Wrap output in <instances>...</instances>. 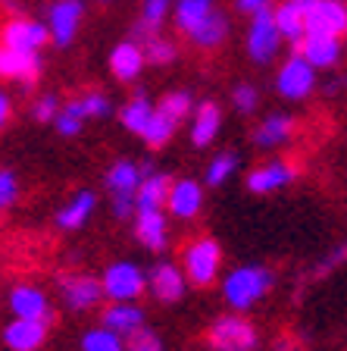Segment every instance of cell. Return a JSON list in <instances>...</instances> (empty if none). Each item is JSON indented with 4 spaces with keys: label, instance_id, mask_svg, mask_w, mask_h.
Masks as SVG:
<instances>
[{
    "label": "cell",
    "instance_id": "1",
    "mask_svg": "<svg viewBox=\"0 0 347 351\" xmlns=\"http://www.w3.org/2000/svg\"><path fill=\"white\" fill-rule=\"evenodd\" d=\"M272 285H275L272 270H266V267H260V263H241V267H235V270L225 273L222 298L231 311L247 314L250 307H257V301L266 298Z\"/></svg>",
    "mask_w": 347,
    "mask_h": 351
},
{
    "label": "cell",
    "instance_id": "2",
    "mask_svg": "<svg viewBox=\"0 0 347 351\" xmlns=\"http://www.w3.org/2000/svg\"><path fill=\"white\" fill-rule=\"evenodd\" d=\"M207 348L210 351H257L260 348V329L253 326L241 311L222 314L207 329Z\"/></svg>",
    "mask_w": 347,
    "mask_h": 351
},
{
    "label": "cell",
    "instance_id": "3",
    "mask_svg": "<svg viewBox=\"0 0 347 351\" xmlns=\"http://www.w3.org/2000/svg\"><path fill=\"white\" fill-rule=\"evenodd\" d=\"M181 270L188 276L191 285L197 289H207L219 279V270H222V248H219L216 239H194L185 245L181 251Z\"/></svg>",
    "mask_w": 347,
    "mask_h": 351
},
{
    "label": "cell",
    "instance_id": "4",
    "mask_svg": "<svg viewBox=\"0 0 347 351\" xmlns=\"http://www.w3.org/2000/svg\"><path fill=\"white\" fill-rule=\"evenodd\" d=\"M141 167L131 160H116L107 169V191L113 197V213L116 219H129L138 213V189H141Z\"/></svg>",
    "mask_w": 347,
    "mask_h": 351
},
{
    "label": "cell",
    "instance_id": "5",
    "mask_svg": "<svg viewBox=\"0 0 347 351\" xmlns=\"http://www.w3.org/2000/svg\"><path fill=\"white\" fill-rule=\"evenodd\" d=\"M57 292L69 311L75 314H85V311H94L107 295H103V282L101 276H91L85 270H63L57 273Z\"/></svg>",
    "mask_w": 347,
    "mask_h": 351
},
{
    "label": "cell",
    "instance_id": "6",
    "mask_svg": "<svg viewBox=\"0 0 347 351\" xmlns=\"http://www.w3.org/2000/svg\"><path fill=\"white\" fill-rule=\"evenodd\" d=\"M101 282H103L107 301H113V304H119V301H138L147 292V273L131 261H113L101 273Z\"/></svg>",
    "mask_w": 347,
    "mask_h": 351
},
{
    "label": "cell",
    "instance_id": "7",
    "mask_svg": "<svg viewBox=\"0 0 347 351\" xmlns=\"http://www.w3.org/2000/svg\"><path fill=\"white\" fill-rule=\"evenodd\" d=\"M188 276H185V270H181L179 263L172 261H157L147 270V292L153 295V301H159V304H179L181 298H185V292H188Z\"/></svg>",
    "mask_w": 347,
    "mask_h": 351
},
{
    "label": "cell",
    "instance_id": "8",
    "mask_svg": "<svg viewBox=\"0 0 347 351\" xmlns=\"http://www.w3.org/2000/svg\"><path fill=\"white\" fill-rule=\"evenodd\" d=\"M307 19V32H329L344 35L347 32V7L341 0H291Z\"/></svg>",
    "mask_w": 347,
    "mask_h": 351
},
{
    "label": "cell",
    "instance_id": "9",
    "mask_svg": "<svg viewBox=\"0 0 347 351\" xmlns=\"http://www.w3.org/2000/svg\"><path fill=\"white\" fill-rule=\"evenodd\" d=\"M316 88V66L307 57H291L282 63L279 75H275V91L285 97V101H304Z\"/></svg>",
    "mask_w": 347,
    "mask_h": 351
},
{
    "label": "cell",
    "instance_id": "10",
    "mask_svg": "<svg viewBox=\"0 0 347 351\" xmlns=\"http://www.w3.org/2000/svg\"><path fill=\"white\" fill-rule=\"evenodd\" d=\"M279 41H282V32L275 25V10L263 7L253 13L250 22V35H247V53H250L253 63H269L279 51Z\"/></svg>",
    "mask_w": 347,
    "mask_h": 351
},
{
    "label": "cell",
    "instance_id": "11",
    "mask_svg": "<svg viewBox=\"0 0 347 351\" xmlns=\"http://www.w3.org/2000/svg\"><path fill=\"white\" fill-rule=\"evenodd\" d=\"M7 304H10V311H13V317H19V320H47V323H53L51 301H47V295L31 282L13 285Z\"/></svg>",
    "mask_w": 347,
    "mask_h": 351
},
{
    "label": "cell",
    "instance_id": "12",
    "mask_svg": "<svg viewBox=\"0 0 347 351\" xmlns=\"http://www.w3.org/2000/svg\"><path fill=\"white\" fill-rule=\"evenodd\" d=\"M81 13H85V3L81 0H57L47 7V29H51V38L57 47H69L79 32Z\"/></svg>",
    "mask_w": 347,
    "mask_h": 351
},
{
    "label": "cell",
    "instance_id": "13",
    "mask_svg": "<svg viewBox=\"0 0 347 351\" xmlns=\"http://www.w3.org/2000/svg\"><path fill=\"white\" fill-rule=\"evenodd\" d=\"M294 179H297L294 163L269 160L247 173V191H253V195H269V191H279V189H285V185H291Z\"/></svg>",
    "mask_w": 347,
    "mask_h": 351
},
{
    "label": "cell",
    "instance_id": "14",
    "mask_svg": "<svg viewBox=\"0 0 347 351\" xmlns=\"http://www.w3.org/2000/svg\"><path fill=\"white\" fill-rule=\"evenodd\" d=\"M47 332H51V323L47 320H13L3 326V345L7 351H38L47 342Z\"/></svg>",
    "mask_w": 347,
    "mask_h": 351
},
{
    "label": "cell",
    "instance_id": "15",
    "mask_svg": "<svg viewBox=\"0 0 347 351\" xmlns=\"http://www.w3.org/2000/svg\"><path fill=\"white\" fill-rule=\"evenodd\" d=\"M51 38V29H44V22L35 19H10L7 29H3V47H13V51H41Z\"/></svg>",
    "mask_w": 347,
    "mask_h": 351
},
{
    "label": "cell",
    "instance_id": "16",
    "mask_svg": "<svg viewBox=\"0 0 347 351\" xmlns=\"http://www.w3.org/2000/svg\"><path fill=\"white\" fill-rule=\"evenodd\" d=\"M41 69H44V60L38 51H13V47L0 51V73L7 79H22L25 85H35Z\"/></svg>",
    "mask_w": 347,
    "mask_h": 351
},
{
    "label": "cell",
    "instance_id": "17",
    "mask_svg": "<svg viewBox=\"0 0 347 351\" xmlns=\"http://www.w3.org/2000/svg\"><path fill=\"white\" fill-rule=\"evenodd\" d=\"M135 239L144 245L147 251L159 254L169 245V229H166V213L163 210H138L135 213Z\"/></svg>",
    "mask_w": 347,
    "mask_h": 351
},
{
    "label": "cell",
    "instance_id": "18",
    "mask_svg": "<svg viewBox=\"0 0 347 351\" xmlns=\"http://www.w3.org/2000/svg\"><path fill=\"white\" fill-rule=\"evenodd\" d=\"M166 207L175 219H194L203 207V185L194 179H175Z\"/></svg>",
    "mask_w": 347,
    "mask_h": 351
},
{
    "label": "cell",
    "instance_id": "19",
    "mask_svg": "<svg viewBox=\"0 0 347 351\" xmlns=\"http://www.w3.org/2000/svg\"><path fill=\"white\" fill-rule=\"evenodd\" d=\"M300 57H307L316 69H329V66H335L338 57H341L338 35H329V32H307L304 41H300Z\"/></svg>",
    "mask_w": 347,
    "mask_h": 351
},
{
    "label": "cell",
    "instance_id": "20",
    "mask_svg": "<svg viewBox=\"0 0 347 351\" xmlns=\"http://www.w3.org/2000/svg\"><path fill=\"white\" fill-rule=\"evenodd\" d=\"M94 207H97V195H94V191H79V195H73L57 210V229H60V232H79L88 219H91Z\"/></svg>",
    "mask_w": 347,
    "mask_h": 351
},
{
    "label": "cell",
    "instance_id": "21",
    "mask_svg": "<svg viewBox=\"0 0 347 351\" xmlns=\"http://www.w3.org/2000/svg\"><path fill=\"white\" fill-rule=\"evenodd\" d=\"M147 57H144V47L138 41H123V44H116L113 53H110V69H113L116 79H123V82H131L141 75V69H144Z\"/></svg>",
    "mask_w": 347,
    "mask_h": 351
},
{
    "label": "cell",
    "instance_id": "22",
    "mask_svg": "<svg viewBox=\"0 0 347 351\" xmlns=\"http://www.w3.org/2000/svg\"><path fill=\"white\" fill-rule=\"evenodd\" d=\"M101 323L107 329H113V332H119V336H131L135 329L144 326V311L131 304V301H119V304L110 301V307H103Z\"/></svg>",
    "mask_w": 347,
    "mask_h": 351
},
{
    "label": "cell",
    "instance_id": "23",
    "mask_svg": "<svg viewBox=\"0 0 347 351\" xmlns=\"http://www.w3.org/2000/svg\"><path fill=\"white\" fill-rule=\"evenodd\" d=\"M294 119L288 117V113H272V117H266L257 129H253V145L263 147V151H272V147L285 145V141L294 135Z\"/></svg>",
    "mask_w": 347,
    "mask_h": 351
},
{
    "label": "cell",
    "instance_id": "24",
    "mask_svg": "<svg viewBox=\"0 0 347 351\" xmlns=\"http://www.w3.org/2000/svg\"><path fill=\"white\" fill-rule=\"evenodd\" d=\"M219 125H222V110H219L213 101L197 104L194 123H191V145H194V147H207L213 138H216Z\"/></svg>",
    "mask_w": 347,
    "mask_h": 351
},
{
    "label": "cell",
    "instance_id": "25",
    "mask_svg": "<svg viewBox=\"0 0 347 351\" xmlns=\"http://www.w3.org/2000/svg\"><path fill=\"white\" fill-rule=\"evenodd\" d=\"M169 191H172L169 176L153 169L151 176L141 179V189H138V210H163V204L169 201Z\"/></svg>",
    "mask_w": 347,
    "mask_h": 351
},
{
    "label": "cell",
    "instance_id": "26",
    "mask_svg": "<svg viewBox=\"0 0 347 351\" xmlns=\"http://www.w3.org/2000/svg\"><path fill=\"white\" fill-rule=\"evenodd\" d=\"M153 110L157 107H151V101H147L144 91H135V97L119 110V123H123L131 135H144L147 125H151V119H153Z\"/></svg>",
    "mask_w": 347,
    "mask_h": 351
},
{
    "label": "cell",
    "instance_id": "27",
    "mask_svg": "<svg viewBox=\"0 0 347 351\" xmlns=\"http://www.w3.org/2000/svg\"><path fill=\"white\" fill-rule=\"evenodd\" d=\"M225 35H229V16H225L222 10H213L188 38L197 47H219V44L225 41Z\"/></svg>",
    "mask_w": 347,
    "mask_h": 351
},
{
    "label": "cell",
    "instance_id": "28",
    "mask_svg": "<svg viewBox=\"0 0 347 351\" xmlns=\"http://www.w3.org/2000/svg\"><path fill=\"white\" fill-rule=\"evenodd\" d=\"M275 25H279V32H282L285 41H291V44H300V41H304V35H307L304 13H300V10H297L291 0L275 10Z\"/></svg>",
    "mask_w": 347,
    "mask_h": 351
},
{
    "label": "cell",
    "instance_id": "29",
    "mask_svg": "<svg viewBox=\"0 0 347 351\" xmlns=\"http://www.w3.org/2000/svg\"><path fill=\"white\" fill-rule=\"evenodd\" d=\"M210 13L213 0H175V22H179V29L185 35H191Z\"/></svg>",
    "mask_w": 347,
    "mask_h": 351
},
{
    "label": "cell",
    "instance_id": "30",
    "mask_svg": "<svg viewBox=\"0 0 347 351\" xmlns=\"http://www.w3.org/2000/svg\"><path fill=\"white\" fill-rule=\"evenodd\" d=\"M175 129H179V123H175L169 113H163V110H153V119H151V125H147V132L141 135L144 138V145L147 147H163V145H169V138L175 135Z\"/></svg>",
    "mask_w": 347,
    "mask_h": 351
},
{
    "label": "cell",
    "instance_id": "31",
    "mask_svg": "<svg viewBox=\"0 0 347 351\" xmlns=\"http://www.w3.org/2000/svg\"><path fill=\"white\" fill-rule=\"evenodd\" d=\"M81 351H125V336H119L101 323L97 329H88L81 336Z\"/></svg>",
    "mask_w": 347,
    "mask_h": 351
},
{
    "label": "cell",
    "instance_id": "32",
    "mask_svg": "<svg viewBox=\"0 0 347 351\" xmlns=\"http://www.w3.org/2000/svg\"><path fill=\"white\" fill-rule=\"evenodd\" d=\"M235 169H238V157H235V151H222L216 160L207 167V185H213V189L225 185L231 176H235Z\"/></svg>",
    "mask_w": 347,
    "mask_h": 351
},
{
    "label": "cell",
    "instance_id": "33",
    "mask_svg": "<svg viewBox=\"0 0 347 351\" xmlns=\"http://www.w3.org/2000/svg\"><path fill=\"white\" fill-rule=\"evenodd\" d=\"M81 123H85V113H81V104H79V97L75 101H69L63 110H60V117H57V132L60 135H79L81 132Z\"/></svg>",
    "mask_w": 347,
    "mask_h": 351
},
{
    "label": "cell",
    "instance_id": "34",
    "mask_svg": "<svg viewBox=\"0 0 347 351\" xmlns=\"http://www.w3.org/2000/svg\"><path fill=\"white\" fill-rule=\"evenodd\" d=\"M144 57H147V63L151 66H166V63H172L175 60V44L166 41V38L153 35V38H147L144 41Z\"/></svg>",
    "mask_w": 347,
    "mask_h": 351
},
{
    "label": "cell",
    "instance_id": "35",
    "mask_svg": "<svg viewBox=\"0 0 347 351\" xmlns=\"http://www.w3.org/2000/svg\"><path fill=\"white\" fill-rule=\"evenodd\" d=\"M125 351H163V339L153 329L141 326L131 336H125Z\"/></svg>",
    "mask_w": 347,
    "mask_h": 351
},
{
    "label": "cell",
    "instance_id": "36",
    "mask_svg": "<svg viewBox=\"0 0 347 351\" xmlns=\"http://www.w3.org/2000/svg\"><path fill=\"white\" fill-rule=\"evenodd\" d=\"M159 110L169 113L175 123H181V119L191 113V95L188 91H172V95H166L163 101H159Z\"/></svg>",
    "mask_w": 347,
    "mask_h": 351
},
{
    "label": "cell",
    "instance_id": "37",
    "mask_svg": "<svg viewBox=\"0 0 347 351\" xmlns=\"http://www.w3.org/2000/svg\"><path fill=\"white\" fill-rule=\"evenodd\" d=\"M79 104H81L85 119H103L110 113V97L101 95V91H88V95H81Z\"/></svg>",
    "mask_w": 347,
    "mask_h": 351
},
{
    "label": "cell",
    "instance_id": "38",
    "mask_svg": "<svg viewBox=\"0 0 347 351\" xmlns=\"http://www.w3.org/2000/svg\"><path fill=\"white\" fill-rule=\"evenodd\" d=\"M169 3H172V0H144V13H141V22H144L153 35H157L159 25H163V19H166Z\"/></svg>",
    "mask_w": 347,
    "mask_h": 351
},
{
    "label": "cell",
    "instance_id": "39",
    "mask_svg": "<svg viewBox=\"0 0 347 351\" xmlns=\"http://www.w3.org/2000/svg\"><path fill=\"white\" fill-rule=\"evenodd\" d=\"M231 101H235V110H238V113H253L257 104H260V95H257V88L244 82V85H235Z\"/></svg>",
    "mask_w": 347,
    "mask_h": 351
},
{
    "label": "cell",
    "instance_id": "40",
    "mask_svg": "<svg viewBox=\"0 0 347 351\" xmlns=\"http://www.w3.org/2000/svg\"><path fill=\"white\" fill-rule=\"evenodd\" d=\"M16 197H19V179H16V173L13 169H0V207L3 210L13 207Z\"/></svg>",
    "mask_w": 347,
    "mask_h": 351
},
{
    "label": "cell",
    "instance_id": "41",
    "mask_svg": "<svg viewBox=\"0 0 347 351\" xmlns=\"http://www.w3.org/2000/svg\"><path fill=\"white\" fill-rule=\"evenodd\" d=\"M57 95H44L38 97V104L31 107V117H35V123H57L60 117V107H57Z\"/></svg>",
    "mask_w": 347,
    "mask_h": 351
},
{
    "label": "cell",
    "instance_id": "42",
    "mask_svg": "<svg viewBox=\"0 0 347 351\" xmlns=\"http://www.w3.org/2000/svg\"><path fill=\"white\" fill-rule=\"evenodd\" d=\"M341 263H347V241H341V245H335V248L329 251V257H322V261L316 263V270H313V276H326V273L338 270Z\"/></svg>",
    "mask_w": 347,
    "mask_h": 351
},
{
    "label": "cell",
    "instance_id": "43",
    "mask_svg": "<svg viewBox=\"0 0 347 351\" xmlns=\"http://www.w3.org/2000/svg\"><path fill=\"white\" fill-rule=\"evenodd\" d=\"M269 7V0H238V10L241 13H257V10Z\"/></svg>",
    "mask_w": 347,
    "mask_h": 351
},
{
    "label": "cell",
    "instance_id": "44",
    "mask_svg": "<svg viewBox=\"0 0 347 351\" xmlns=\"http://www.w3.org/2000/svg\"><path fill=\"white\" fill-rule=\"evenodd\" d=\"M10 110H13V101L7 95H0V123H7L10 119Z\"/></svg>",
    "mask_w": 347,
    "mask_h": 351
},
{
    "label": "cell",
    "instance_id": "45",
    "mask_svg": "<svg viewBox=\"0 0 347 351\" xmlns=\"http://www.w3.org/2000/svg\"><path fill=\"white\" fill-rule=\"evenodd\" d=\"M275 351H294V342H291V339H279V342H275Z\"/></svg>",
    "mask_w": 347,
    "mask_h": 351
}]
</instances>
